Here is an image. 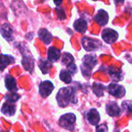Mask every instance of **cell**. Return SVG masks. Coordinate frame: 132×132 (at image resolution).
Wrapping results in <instances>:
<instances>
[{"mask_svg": "<svg viewBox=\"0 0 132 132\" xmlns=\"http://www.w3.org/2000/svg\"><path fill=\"white\" fill-rule=\"evenodd\" d=\"M61 56V51L55 47H51L47 51V59L51 62L57 61Z\"/></svg>", "mask_w": 132, "mask_h": 132, "instance_id": "14", "label": "cell"}, {"mask_svg": "<svg viewBox=\"0 0 132 132\" xmlns=\"http://www.w3.org/2000/svg\"><path fill=\"white\" fill-rule=\"evenodd\" d=\"M1 34L7 40L10 41L13 40V29L9 23H4L1 27Z\"/></svg>", "mask_w": 132, "mask_h": 132, "instance_id": "10", "label": "cell"}, {"mask_svg": "<svg viewBox=\"0 0 132 132\" xmlns=\"http://www.w3.org/2000/svg\"><path fill=\"white\" fill-rule=\"evenodd\" d=\"M94 20L99 25L105 26L108 23V20H109L108 13L105 10H99L98 13L95 16Z\"/></svg>", "mask_w": 132, "mask_h": 132, "instance_id": "9", "label": "cell"}, {"mask_svg": "<svg viewBox=\"0 0 132 132\" xmlns=\"http://www.w3.org/2000/svg\"><path fill=\"white\" fill-rule=\"evenodd\" d=\"M14 61L13 57L10 55L0 54V70H3L9 64L14 63Z\"/></svg>", "mask_w": 132, "mask_h": 132, "instance_id": "15", "label": "cell"}, {"mask_svg": "<svg viewBox=\"0 0 132 132\" xmlns=\"http://www.w3.org/2000/svg\"><path fill=\"white\" fill-rule=\"evenodd\" d=\"M96 132H108V127L104 123L98 125L96 127Z\"/></svg>", "mask_w": 132, "mask_h": 132, "instance_id": "28", "label": "cell"}, {"mask_svg": "<svg viewBox=\"0 0 132 132\" xmlns=\"http://www.w3.org/2000/svg\"><path fill=\"white\" fill-rule=\"evenodd\" d=\"M105 89H106V87L101 83L94 82L93 85V91L99 97L103 96V91H104Z\"/></svg>", "mask_w": 132, "mask_h": 132, "instance_id": "21", "label": "cell"}, {"mask_svg": "<svg viewBox=\"0 0 132 132\" xmlns=\"http://www.w3.org/2000/svg\"><path fill=\"white\" fill-rule=\"evenodd\" d=\"M38 37L45 44H49L52 41L53 38L52 34L47 29L44 28H42L38 31Z\"/></svg>", "mask_w": 132, "mask_h": 132, "instance_id": "13", "label": "cell"}, {"mask_svg": "<svg viewBox=\"0 0 132 132\" xmlns=\"http://www.w3.org/2000/svg\"><path fill=\"white\" fill-rule=\"evenodd\" d=\"M97 63V59L95 55H86L82 59V65L81 66L82 72L83 76L89 78L91 75L92 69L95 67Z\"/></svg>", "mask_w": 132, "mask_h": 132, "instance_id": "2", "label": "cell"}, {"mask_svg": "<svg viewBox=\"0 0 132 132\" xmlns=\"http://www.w3.org/2000/svg\"><path fill=\"white\" fill-rule=\"evenodd\" d=\"M122 107L124 111L128 113H132V101L131 100H126L122 103Z\"/></svg>", "mask_w": 132, "mask_h": 132, "instance_id": "25", "label": "cell"}, {"mask_svg": "<svg viewBox=\"0 0 132 132\" xmlns=\"http://www.w3.org/2000/svg\"><path fill=\"white\" fill-rule=\"evenodd\" d=\"M57 101L61 107H66L71 103H76V89L72 86L61 88L57 94Z\"/></svg>", "mask_w": 132, "mask_h": 132, "instance_id": "1", "label": "cell"}, {"mask_svg": "<svg viewBox=\"0 0 132 132\" xmlns=\"http://www.w3.org/2000/svg\"><path fill=\"white\" fill-rule=\"evenodd\" d=\"M107 113L111 117H119L121 113V110L115 102H110L106 106Z\"/></svg>", "mask_w": 132, "mask_h": 132, "instance_id": "8", "label": "cell"}, {"mask_svg": "<svg viewBox=\"0 0 132 132\" xmlns=\"http://www.w3.org/2000/svg\"><path fill=\"white\" fill-rule=\"evenodd\" d=\"M6 99L8 102H10V103H16L19 99H20V96L16 93L15 92H12L10 94H7L6 96Z\"/></svg>", "mask_w": 132, "mask_h": 132, "instance_id": "24", "label": "cell"}, {"mask_svg": "<svg viewBox=\"0 0 132 132\" xmlns=\"http://www.w3.org/2000/svg\"><path fill=\"white\" fill-rule=\"evenodd\" d=\"M22 64L23 68L25 69V70L29 71L30 72H32L34 65V59L32 57H29V56H23V60H22Z\"/></svg>", "mask_w": 132, "mask_h": 132, "instance_id": "17", "label": "cell"}, {"mask_svg": "<svg viewBox=\"0 0 132 132\" xmlns=\"http://www.w3.org/2000/svg\"><path fill=\"white\" fill-rule=\"evenodd\" d=\"M52 62H51L48 59H40L39 61V68L40 69L43 74H47L50 71V69L52 67Z\"/></svg>", "mask_w": 132, "mask_h": 132, "instance_id": "19", "label": "cell"}, {"mask_svg": "<svg viewBox=\"0 0 132 132\" xmlns=\"http://www.w3.org/2000/svg\"><path fill=\"white\" fill-rule=\"evenodd\" d=\"M54 4H55L57 6H60V5L61 4L62 0H54Z\"/></svg>", "mask_w": 132, "mask_h": 132, "instance_id": "29", "label": "cell"}, {"mask_svg": "<svg viewBox=\"0 0 132 132\" xmlns=\"http://www.w3.org/2000/svg\"><path fill=\"white\" fill-rule=\"evenodd\" d=\"M67 69L71 74H74L77 72V66L74 63H71L69 65H67Z\"/></svg>", "mask_w": 132, "mask_h": 132, "instance_id": "27", "label": "cell"}, {"mask_svg": "<svg viewBox=\"0 0 132 132\" xmlns=\"http://www.w3.org/2000/svg\"><path fill=\"white\" fill-rule=\"evenodd\" d=\"M94 1H96V0H94Z\"/></svg>", "mask_w": 132, "mask_h": 132, "instance_id": "32", "label": "cell"}, {"mask_svg": "<svg viewBox=\"0 0 132 132\" xmlns=\"http://www.w3.org/2000/svg\"><path fill=\"white\" fill-rule=\"evenodd\" d=\"M56 11L57 13V16H58V19L60 20H64L66 18V15H65V13H64V10L63 9H59V8H57L56 9Z\"/></svg>", "mask_w": 132, "mask_h": 132, "instance_id": "26", "label": "cell"}, {"mask_svg": "<svg viewBox=\"0 0 132 132\" xmlns=\"http://www.w3.org/2000/svg\"><path fill=\"white\" fill-rule=\"evenodd\" d=\"M74 28L79 33H85L87 30V23L84 19H79L75 21Z\"/></svg>", "mask_w": 132, "mask_h": 132, "instance_id": "18", "label": "cell"}, {"mask_svg": "<svg viewBox=\"0 0 132 132\" xmlns=\"http://www.w3.org/2000/svg\"><path fill=\"white\" fill-rule=\"evenodd\" d=\"M114 1H115L116 5H120V4H123L124 0H114Z\"/></svg>", "mask_w": 132, "mask_h": 132, "instance_id": "30", "label": "cell"}, {"mask_svg": "<svg viewBox=\"0 0 132 132\" xmlns=\"http://www.w3.org/2000/svg\"><path fill=\"white\" fill-rule=\"evenodd\" d=\"M1 111L5 115L10 116V117L13 116L16 113V106L13 104V103H10L7 101L3 103Z\"/></svg>", "mask_w": 132, "mask_h": 132, "instance_id": "12", "label": "cell"}, {"mask_svg": "<svg viewBox=\"0 0 132 132\" xmlns=\"http://www.w3.org/2000/svg\"><path fill=\"white\" fill-rule=\"evenodd\" d=\"M102 37L103 40L108 44H113L116 42V40L118 38V34L115 30L110 29V28H106L103 30V34H102Z\"/></svg>", "mask_w": 132, "mask_h": 132, "instance_id": "6", "label": "cell"}, {"mask_svg": "<svg viewBox=\"0 0 132 132\" xmlns=\"http://www.w3.org/2000/svg\"><path fill=\"white\" fill-rule=\"evenodd\" d=\"M82 44L83 47L88 51H96L102 46V44L99 40L87 37H85L82 38Z\"/></svg>", "mask_w": 132, "mask_h": 132, "instance_id": "4", "label": "cell"}, {"mask_svg": "<svg viewBox=\"0 0 132 132\" xmlns=\"http://www.w3.org/2000/svg\"><path fill=\"white\" fill-rule=\"evenodd\" d=\"M60 79L61 81H63L64 82L69 84L72 80V74L70 73V72L68 69L67 70L63 69L60 72Z\"/></svg>", "mask_w": 132, "mask_h": 132, "instance_id": "20", "label": "cell"}, {"mask_svg": "<svg viewBox=\"0 0 132 132\" xmlns=\"http://www.w3.org/2000/svg\"><path fill=\"white\" fill-rule=\"evenodd\" d=\"M54 85L50 81H44L42 82L39 86V93L40 95L43 98L47 97L54 90Z\"/></svg>", "mask_w": 132, "mask_h": 132, "instance_id": "7", "label": "cell"}, {"mask_svg": "<svg viewBox=\"0 0 132 132\" xmlns=\"http://www.w3.org/2000/svg\"><path fill=\"white\" fill-rule=\"evenodd\" d=\"M73 61H74V57H72V55L71 54H69V53H64L63 54L62 60H61L62 64H65L66 66H67L69 64L73 63Z\"/></svg>", "mask_w": 132, "mask_h": 132, "instance_id": "23", "label": "cell"}, {"mask_svg": "<svg viewBox=\"0 0 132 132\" xmlns=\"http://www.w3.org/2000/svg\"><path fill=\"white\" fill-rule=\"evenodd\" d=\"M42 1H44V0H42Z\"/></svg>", "mask_w": 132, "mask_h": 132, "instance_id": "31", "label": "cell"}, {"mask_svg": "<svg viewBox=\"0 0 132 132\" xmlns=\"http://www.w3.org/2000/svg\"><path fill=\"white\" fill-rule=\"evenodd\" d=\"M108 92L110 95L117 97L121 98L125 95V89L123 86H120L117 83H111L108 86Z\"/></svg>", "mask_w": 132, "mask_h": 132, "instance_id": "5", "label": "cell"}, {"mask_svg": "<svg viewBox=\"0 0 132 132\" xmlns=\"http://www.w3.org/2000/svg\"><path fill=\"white\" fill-rule=\"evenodd\" d=\"M76 117L74 113H66L62 115L59 119V125L69 130H74Z\"/></svg>", "mask_w": 132, "mask_h": 132, "instance_id": "3", "label": "cell"}, {"mask_svg": "<svg viewBox=\"0 0 132 132\" xmlns=\"http://www.w3.org/2000/svg\"><path fill=\"white\" fill-rule=\"evenodd\" d=\"M88 121L92 124V125H97L98 123L100 120V117L99 112L96 109H91L88 113H87V117H86Z\"/></svg>", "mask_w": 132, "mask_h": 132, "instance_id": "11", "label": "cell"}, {"mask_svg": "<svg viewBox=\"0 0 132 132\" xmlns=\"http://www.w3.org/2000/svg\"><path fill=\"white\" fill-rule=\"evenodd\" d=\"M109 73L112 78V79L113 81H120L121 79V76H120V72L117 70V69L114 68H110V69L109 70Z\"/></svg>", "mask_w": 132, "mask_h": 132, "instance_id": "22", "label": "cell"}, {"mask_svg": "<svg viewBox=\"0 0 132 132\" xmlns=\"http://www.w3.org/2000/svg\"><path fill=\"white\" fill-rule=\"evenodd\" d=\"M5 83H6V87L10 92H16L17 90L16 88V82L15 79L10 76L7 75L5 78Z\"/></svg>", "mask_w": 132, "mask_h": 132, "instance_id": "16", "label": "cell"}]
</instances>
